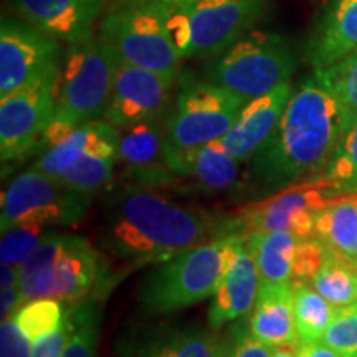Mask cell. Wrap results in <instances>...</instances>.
I'll return each instance as SVG.
<instances>
[{"label": "cell", "instance_id": "f1b7e54d", "mask_svg": "<svg viewBox=\"0 0 357 357\" xmlns=\"http://www.w3.org/2000/svg\"><path fill=\"white\" fill-rule=\"evenodd\" d=\"M65 318L66 310L63 301L55 298H37L24 303L12 319L33 344L37 339L60 329Z\"/></svg>", "mask_w": 357, "mask_h": 357}, {"label": "cell", "instance_id": "9a60e30c", "mask_svg": "<svg viewBox=\"0 0 357 357\" xmlns=\"http://www.w3.org/2000/svg\"><path fill=\"white\" fill-rule=\"evenodd\" d=\"M227 266L212 296L208 324L212 329L242 318L253 310L261 281L245 234H227Z\"/></svg>", "mask_w": 357, "mask_h": 357}, {"label": "cell", "instance_id": "836d02e7", "mask_svg": "<svg viewBox=\"0 0 357 357\" xmlns=\"http://www.w3.org/2000/svg\"><path fill=\"white\" fill-rule=\"evenodd\" d=\"M323 342L342 357L357 356V300L347 306L336 307Z\"/></svg>", "mask_w": 357, "mask_h": 357}, {"label": "cell", "instance_id": "7a4b0ae2", "mask_svg": "<svg viewBox=\"0 0 357 357\" xmlns=\"http://www.w3.org/2000/svg\"><path fill=\"white\" fill-rule=\"evenodd\" d=\"M220 234L211 215L142 185L118 189L108 199L101 243L128 266L158 265Z\"/></svg>", "mask_w": 357, "mask_h": 357}, {"label": "cell", "instance_id": "6da1fadb", "mask_svg": "<svg viewBox=\"0 0 357 357\" xmlns=\"http://www.w3.org/2000/svg\"><path fill=\"white\" fill-rule=\"evenodd\" d=\"M344 129L331 84L319 70L293 91L278 126L252 158L250 176L265 189L281 190L318 177L337 149Z\"/></svg>", "mask_w": 357, "mask_h": 357}, {"label": "cell", "instance_id": "4fadbf2b", "mask_svg": "<svg viewBox=\"0 0 357 357\" xmlns=\"http://www.w3.org/2000/svg\"><path fill=\"white\" fill-rule=\"evenodd\" d=\"M174 83L162 75L128 63L114 53L113 86L102 119L116 129H123L164 118Z\"/></svg>", "mask_w": 357, "mask_h": 357}, {"label": "cell", "instance_id": "8fae6325", "mask_svg": "<svg viewBox=\"0 0 357 357\" xmlns=\"http://www.w3.org/2000/svg\"><path fill=\"white\" fill-rule=\"evenodd\" d=\"M60 70L0 98V155L3 164L25 159L38 149L45 129L55 114Z\"/></svg>", "mask_w": 357, "mask_h": 357}, {"label": "cell", "instance_id": "8d00e7d4", "mask_svg": "<svg viewBox=\"0 0 357 357\" xmlns=\"http://www.w3.org/2000/svg\"><path fill=\"white\" fill-rule=\"evenodd\" d=\"M0 357H32V341L13 319H3L0 324Z\"/></svg>", "mask_w": 357, "mask_h": 357}, {"label": "cell", "instance_id": "f35d334b", "mask_svg": "<svg viewBox=\"0 0 357 357\" xmlns=\"http://www.w3.org/2000/svg\"><path fill=\"white\" fill-rule=\"evenodd\" d=\"M273 347H270L250 333H240L230 347V352L223 357H270Z\"/></svg>", "mask_w": 357, "mask_h": 357}, {"label": "cell", "instance_id": "e575fe53", "mask_svg": "<svg viewBox=\"0 0 357 357\" xmlns=\"http://www.w3.org/2000/svg\"><path fill=\"white\" fill-rule=\"evenodd\" d=\"M328 247L319 238L312 236H303L298 242L296 252L293 260V275L291 283H310L314 278L323 265Z\"/></svg>", "mask_w": 357, "mask_h": 357}, {"label": "cell", "instance_id": "d6986e66", "mask_svg": "<svg viewBox=\"0 0 357 357\" xmlns=\"http://www.w3.org/2000/svg\"><path fill=\"white\" fill-rule=\"evenodd\" d=\"M118 151L119 129L111 126L105 119H98L61 132L40 153V158L30 169L58 178L83 155H118Z\"/></svg>", "mask_w": 357, "mask_h": 357}, {"label": "cell", "instance_id": "5b68a950", "mask_svg": "<svg viewBox=\"0 0 357 357\" xmlns=\"http://www.w3.org/2000/svg\"><path fill=\"white\" fill-rule=\"evenodd\" d=\"M296 56L289 43L275 32L253 30L217 55L207 79L245 101L291 82Z\"/></svg>", "mask_w": 357, "mask_h": 357}, {"label": "cell", "instance_id": "8992f818", "mask_svg": "<svg viewBox=\"0 0 357 357\" xmlns=\"http://www.w3.org/2000/svg\"><path fill=\"white\" fill-rule=\"evenodd\" d=\"M247 101L208 79L187 78L166 116V164L222 139Z\"/></svg>", "mask_w": 357, "mask_h": 357}, {"label": "cell", "instance_id": "5bb4252c", "mask_svg": "<svg viewBox=\"0 0 357 357\" xmlns=\"http://www.w3.org/2000/svg\"><path fill=\"white\" fill-rule=\"evenodd\" d=\"M268 0H195L185 58H208L243 37L266 10Z\"/></svg>", "mask_w": 357, "mask_h": 357}, {"label": "cell", "instance_id": "2e32d148", "mask_svg": "<svg viewBox=\"0 0 357 357\" xmlns=\"http://www.w3.org/2000/svg\"><path fill=\"white\" fill-rule=\"evenodd\" d=\"M13 6L40 32L70 45L95 35L106 0H13Z\"/></svg>", "mask_w": 357, "mask_h": 357}, {"label": "cell", "instance_id": "d590c367", "mask_svg": "<svg viewBox=\"0 0 357 357\" xmlns=\"http://www.w3.org/2000/svg\"><path fill=\"white\" fill-rule=\"evenodd\" d=\"M194 3V2H192ZM192 3H181V6L164 7V19L166 26L171 35L174 45L181 53L182 58H185L187 50L190 45V10Z\"/></svg>", "mask_w": 357, "mask_h": 357}, {"label": "cell", "instance_id": "ffe728a7", "mask_svg": "<svg viewBox=\"0 0 357 357\" xmlns=\"http://www.w3.org/2000/svg\"><path fill=\"white\" fill-rule=\"evenodd\" d=\"M118 162L149 184L166 181L171 169L166 164V119H149L119 129Z\"/></svg>", "mask_w": 357, "mask_h": 357}, {"label": "cell", "instance_id": "30bf717a", "mask_svg": "<svg viewBox=\"0 0 357 357\" xmlns=\"http://www.w3.org/2000/svg\"><path fill=\"white\" fill-rule=\"evenodd\" d=\"M93 195L70 189L55 177L29 169L2 192L0 229L7 231L25 222L45 227L77 225L86 217Z\"/></svg>", "mask_w": 357, "mask_h": 357}, {"label": "cell", "instance_id": "7402d4cb", "mask_svg": "<svg viewBox=\"0 0 357 357\" xmlns=\"http://www.w3.org/2000/svg\"><path fill=\"white\" fill-rule=\"evenodd\" d=\"M248 329L270 347L300 344L291 283L261 284L250 316Z\"/></svg>", "mask_w": 357, "mask_h": 357}, {"label": "cell", "instance_id": "cb8c5ba5", "mask_svg": "<svg viewBox=\"0 0 357 357\" xmlns=\"http://www.w3.org/2000/svg\"><path fill=\"white\" fill-rule=\"evenodd\" d=\"M238 164L217 139L172 160L169 169L176 176L192 177L204 189L218 192L234 187L238 177Z\"/></svg>", "mask_w": 357, "mask_h": 357}, {"label": "cell", "instance_id": "ee69618b", "mask_svg": "<svg viewBox=\"0 0 357 357\" xmlns=\"http://www.w3.org/2000/svg\"><path fill=\"white\" fill-rule=\"evenodd\" d=\"M218 357H223V356H222V354H220V352H218Z\"/></svg>", "mask_w": 357, "mask_h": 357}, {"label": "cell", "instance_id": "d6a6232c", "mask_svg": "<svg viewBox=\"0 0 357 357\" xmlns=\"http://www.w3.org/2000/svg\"><path fill=\"white\" fill-rule=\"evenodd\" d=\"M47 229L48 227L42 225V223L25 222L3 231L2 240H0L2 263L20 266L25 260H29L48 231Z\"/></svg>", "mask_w": 357, "mask_h": 357}, {"label": "cell", "instance_id": "484cf974", "mask_svg": "<svg viewBox=\"0 0 357 357\" xmlns=\"http://www.w3.org/2000/svg\"><path fill=\"white\" fill-rule=\"evenodd\" d=\"M311 287L334 307L351 305L357 300V266L328 248L323 265L311 281Z\"/></svg>", "mask_w": 357, "mask_h": 357}, {"label": "cell", "instance_id": "3957f363", "mask_svg": "<svg viewBox=\"0 0 357 357\" xmlns=\"http://www.w3.org/2000/svg\"><path fill=\"white\" fill-rule=\"evenodd\" d=\"M101 273V257L84 236L48 230L38 248L19 266L22 303L55 298L78 303Z\"/></svg>", "mask_w": 357, "mask_h": 357}, {"label": "cell", "instance_id": "7bdbcfd3", "mask_svg": "<svg viewBox=\"0 0 357 357\" xmlns=\"http://www.w3.org/2000/svg\"><path fill=\"white\" fill-rule=\"evenodd\" d=\"M270 357H300V344L276 346L271 351Z\"/></svg>", "mask_w": 357, "mask_h": 357}, {"label": "cell", "instance_id": "44dd1931", "mask_svg": "<svg viewBox=\"0 0 357 357\" xmlns=\"http://www.w3.org/2000/svg\"><path fill=\"white\" fill-rule=\"evenodd\" d=\"M357 52V0H334L307 45L312 70H326Z\"/></svg>", "mask_w": 357, "mask_h": 357}, {"label": "cell", "instance_id": "60d3db41", "mask_svg": "<svg viewBox=\"0 0 357 357\" xmlns=\"http://www.w3.org/2000/svg\"><path fill=\"white\" fill-rule=\"evenodd\" d=\"M195 0H109V7H172Z\"/></svg>", "mask_w": 357, "mask_h": 357}, {"label": "cell", "instance_id": "e0dca14e", "mask_svg": "<svg viewBox=\"0 0 357 357\" xmlns=\"http://www.w3.org/2000/svg\"><path fill=\"white\" fill-rule=\"evenodd\" d=\"M118 357H218L213 336L199 326H146L119 339Z\"/></svg>", "mask_w": 357, "mask_h": 357}, {"label": "cell", "instance_id": "f546056e", "mask_svg": "<svg viewBox=\"0 0 357 357\" xmlns=\"http://www.w3.org/2000/svg\"><path fill=\"white\" fill-rule=\"evenodd\" d=\"M118 155L106 154H88L78 159L73 166L58 177V181L63 182L70 189L83 192V194L95 195L108 187L113 181V171Z\"/></svg>", "mask_w": 357, "mask_h": 357}, {"label": "cell", "instance_id": "b9f144b4", "mask_svg": "<svg viewBox=\"0 0 357 357\" xmlns=\"http://www.w3.org/2000/svg\"><path fill=\"white\" fill-rule=\"evenodd\" d=\"M300 357H342L323 341L300 342Z\"/></svg>", "mask_w": 357, "mask_h": 357}, {"label": "cell", "instance_id": "4dcf8cb0", "mask_svg": "<svg viewBox=\"0 0 357 357\" xmlns=\"http://www.w3.org/2000/svg\"><path fill=\"white\" fill-rule=\"evenodd\" d=\"M319 177L339 195L357 192V118L341 137L337 149Z\"/></svg>", "mask_w": 357, "mask_h": 357}, {"label": "cell", "instance_id": "52a82bcc", "mask_svg": "<svg viewBox=\"0 0 357 357\" xmlns=\"http://www.w3.org/2000/svg\"><path fill=\"white\" fill-rule=\"evenodd\" d=\"M114 77V53L101 37L70 43L61 61L53 118L79 126L105 116Z\"/></svg>", "mask_w": 357, "mask_h": 357}, {"label": "cell", "instance_id": "277c9868", "mask_svg": "<svg viewBox=\"0 0 357 357\" xmlns=\"http://www.w3.org/2000/svg\"><path fill=\"white\" fill-rule=\"evenodd\" d=\"M229 235L160 261L142 281L139 303L146 314H169L212 298L227 266Z\"/></svg>", "mask_w": 357, "mask_h": 357}, {"label": "cell", "instance_id": "f6af8a7d", "mask_svg": "<svg viewBox=\"0 0 357 357\" xmlns=\"http://www.w3.org/2000/svg\"><path fill=\"white\" fill-rule=\"evenodd\" d=\"M356 357H357V356H356Z\"/></svg>", "mask_w": 357, "mask_h": 357}, {"label": "cell", "instance_id": "4316f807", "mask_svg": "<svg viewBox=\"0 0 357 357\" xmlns=\"http://www.w3.org/2000/svg\"><path fill=\"white\" fill-rule=\"evenodd\" d=\"M291 284L294 319H296L300 341H323V336L328 326L331 324L336 307L324 296H321L310 283Z\"/></svg>", "mask_w": 357, "mask_h": 357}, {"label": "cell", "instance_id": "74e56055", "mask_svg": "<svg viewBox=\"0 0 357 357\" xmlns=\"http://www.w3.org/2000/svg\"><path fill=\"white\" fill-rule=\"evenodd\" d=\"M71 336V319L66 311L65 323L55 333L37 339L32 344V357H61Z\"/></svg>", "mask_w": 357, "mask_h": 357}, {"label": "cell", "instance_id": "1f68e13d", "mask_svg": "<svg viewBox=\"0 0 357 357\" xmlns=\"http://www.w3.org/2000/svg\"><path fill=\"white\" fill-rule=\"evenodd\" d=\"M331 84L339 102L344 132L357 118V52L339 60L326 70H319ZM344 136V134H342Z\"/></svg>", "mask_w": 357, "mask_h": 357}, {"label": "cell", "instance_id": "ab89813d", "mask_svg": "<svg viewBox=\"0 0 357 357\" xmlns=\"http://www.w3.org/2000/svg\"><path fill=\"white\" fill-rule=\"evenodd\" d=\"M24 305L22 303V293L19 284L2 288V321L12 319L17 310Z\"/></svg>", "mask_w": 357, "mask_h": 357}, {"label": "cell", "instance_id": "83f0119b", "mask_svg": "<svg viewBox=\"0 0 357 357\" xmlns=\"http://www.w3.org/2000/svg\"><path fill=\"white\" fill-rule=\"evenodd\" d=\"M71 336L61 357H95L101 333V305L96 300L71 303Z\"/></svg>", "mask_w": 357, "mask_h": 357}, {"label": "cell", "instance_id": "ac0fdd59", "mask_svg": "<svg viewBox=\"0 0 357 357\" xmlns=\"http://www.w3.org/2000/svg\"><path fill=\"white\" fill-rule=\"evenodd\" d=\"M293 91V84L288 82L266 95L247 101L238 119L220 139L227 153L238 162L252 160L278 126Z\"/></svg>", "mask_w": 357, "mask_h": 357}, {"label": "cell", "instance_id": "603a6c76", "mask_svg": "<svg viewBox=\"0 0 357 357\" xmlns=\"http://www.w3.org/2000/svg\"><path fill=\"white\" fill-rule=\"evenodd\" d=\"M314 236L357 266V192L336 195L321 208Z\"/></svg>", "mask_w": 357, "mask_h": 357}, {"label": "cell", "instance_id": "d4e9b609", "mask_svg": "<svg viewBox=\"0 0 357 357\" xmlns=\"http://www.w3.org/2000/svg\"><path fill=\"white\" fill-rule=\"evenodd\" d=\"M303 236L289 231H260L247 235L261 284L291 283L293 260Z\"/></svg>", "mask_w": 357, "mask_h": 357}, {"label": "cell", "instance_id": "ba28073f", "mask_svg": "<svg viewBox=\"0 0 357 357\" xmlns=\"http://www.w3.org/2000/svg\"><path fill=\"white\" fill-rule=\"evenodd\" d=\"M100 37L128 63L178 78L182 56L169 35L164 7H109Z\"/></svg>", "mask_w": 357, "mask_h": 357}, {"label": "cell", "instance_id": "9c48e42d", "mask_svg": "<svg viewBox=\"0 0 357 357\" xmlns=\"http://www.w3.org/2000/svg\"><path fill=\"white\" fill-rule=\"evenodd\" d=\"M336 195V190L319 176L294 182L270 197L238 208L225 223L222 235L289 231L298 236H312L316 215Z\"/></svg>", "mask_w": 357, "mask_h": 357}, {"label": "cell", "instance_id": "7c38bea8", "mask_svg": "<svg viewBox=\"0 0 357 357\" xmlns=\"http://www.w3.org/2000/svg\"><path fill=\"white\" fill-rule=\"evenodd\" d=\"M60 40L29 22L3 19L0 26V98L61 68Z\"/></svg>", "mask_w": 357, "mask_h": 357}]
</instances>
